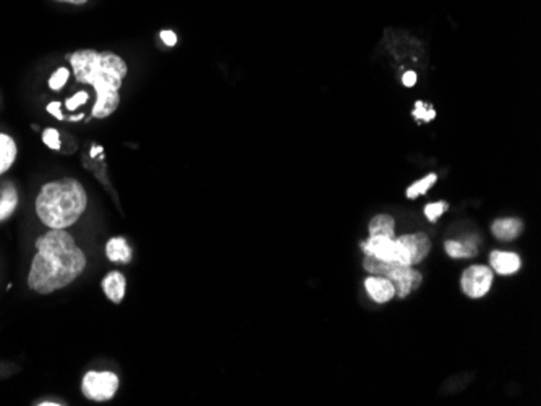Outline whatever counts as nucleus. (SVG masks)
<instances>
[{
  "label": "nucleus",
  "instance_id": "dca6fc26",
  "mask_svg": "<svg viewBox=\"0 0 541 406\" xmlns=\"http://www.w3.org/2000/svg\"><path fill=\"white\" fill-rule=\"evenodd\" d=\"M446 252L451 257L458 259V257H475L478 255V246H476L475 241H446L444 245Z\"/></svg>",
  "mask_w": 541,
  "mask_h": 406
},
{
  "label": "nucleus",
  "instance_id": "9b49d317",
  "mask_svg": "<svg viewBox=\"0 0 541 406\" xmlns=\"http://www.w3.org/2000/svg\"><path fill=\"white\" fill-rule=\"evenodd\" d=\"M103 292L105 293L110 301L115 304H120L123 297H125L127 292V280L123 277V274L117 272V270H112L105 275L103 280Z\"/></svg>",
  "mask_w": 541,
  "mask_h": 406
},
{
  "label": "nucleus",
  "instance_id": "5701e85b",
  "mask_svg": "<svg viewBox=\"0 0 541 406\" xmlns=\"http://www.w3.org/2000/svg\"><path fill=\"white\" fill-rule=\"evenodd\" d=\"M86 101H88V92L80 91V92H76L75 96L70 97L68 101L65 102V105H67L68 110H75L76 107H78V105H83Z\"/></svg>",
  "mask_w": 541,
  "mask_h": 406
},
{
  "label": "nucleus",
  "instance_id": "4468645a",
  "mask_svg": "<svg viewBox=\"0 0 541 406\" xmlns=\"http://www.w3.org/2000/svg\"><path fill=\"white\" fill-rule=\"evenodd\" d=\"M16 159V143L9 134L0 133V175L14 166Z\"/></svg>",
  "mask_w": 541,
  "mask_h": 406
},
{
  "label": "nucleus",
  "instance_id": "f8f14e48",
  "mask_svg": "<svg viewBox=\"0 0 541 406\" xmlns=\"http://www.w3.org/2000/svg\"><path fill=\"white\" fill-rule=\"evenodd\" d=\"M522 230L523 222L520 219H498L491 225V232L499 241H513L519 238Z\"/></svg>",
  "mask_w": 541,
  "mask_h": 406
},
{
  "label": "nucleus",
  "instance_id": "6ab92c4d",
  "mask_svg": "<svg viewBox=\"0 0 541 406\" xmlns=\"http://www.w3.org/2000/svg\"><path fill=\"white\" fill-rule=\"evenodd\" d=\"M68 76H70V72L65 68V67H61L58 70H56V73L51 76L49 78V87L54 91H61L63 86L67 85L68 81Z\"/></svg>",
  "mask_w": 541,
  "mask_h": 406
},
{
  "label": "nucleus",
  "instance_id": "423d86ee",
  "mask_svg": "<svg viewBox=\"0 0 541 406\" xmlns=\"http://www.w3.org/2000/svg\"><path fill=\"white\" fill-rule=\"evenodd\" d=\"M493 287V270L486 266H472L462 275V290L468 298H483Z\"/></svg>",
  "mask_w": 541,
  "mask_h": 406
},
{
  "label": "nucleus",
  "instance_id": "cd10ccee",
  "mask_svg": "<svg viewBox=\"0 0 541 406\" xmlns=\"http://www.w3.org/2000/svg\"><path fill=\"white\" fill-rule=\"evenodd\" d=\"M38 405L43 406V405H61V403H52V402H41V403H38Z\"/></svg>",
  "mask_w": 541,
  "mask_h": 406
},
{
  "label": "nucleus",
  "instance_id": "2eb2a0df",
  "mask_svg": "<svg viewBox=\"0 0 541 406\" xmlns=\"http://www.w3.org/2000/svg\"><path fill=\"white\" fill-rule=\"evenodd\" d=\"M394 233H396V222L391 215L379 214L373 217L372 222H369V235L372 237L394 238Z\"/></svg>",
  "mask_w": 541,
  "mask_h": 406
},
{
  "label": "nucleus",
  "instance_id": "a878e982",
  "mask_svg": "<svg viewBox=\"0 0 541 406\" xmlns=\"http://www.w3.org/2000/svg\"><path fill=\"white\" fill-rule=\"evenodd\" d=\"M402 83L405 86H407V87L415 86V83H416V73L415 72H405L404 76H402Z\"/></svg>",
  "mask_w": 541,
  "mask_h": 406
},
{
  "label": "nucleus",
  "instance_id": "4be33fe9",
  "mask_svg": "<svg viewBox=\"0 0 541 406\" xmlns=\"http://www.w3.org/2000/svg\"><path fill=\"white\" fill-rule=\"evenodd\" d=\"M43 141L49 149H61V137L56 128H46L43 133Z\"/></svg>",
  "mask_w": 541,
  "mask_h": 406
},
{
  "label": "nucleus",
  "instance_id": "39448f33",
  "mask_svg": "<svg viewBox=\"0 0 541 406\" xmlns=\"http://www.w3.org/2000/svg\"><path fill=\"white\" fill-rule=\"evenodd\" d=\"M362 250L367 256L378 257L381 261L399 262L402 266H410L409 252L399 240L389 237H369L362 243Z\"/></svg>",
  "mask_w": 541,
  "mask_h": 406
},
{
  "label": "nucleus",
  "instance_id": "aec40b11",
  "mask_svg": "<svg viewBox=\"0 0 541 406\" xmlns=\"http://www.w3.org/2000/svg\"><path fill=\"white\" fill-rule=\"evenodd\" d=\"M414 117L416 120H425V122H431L434 117H436V110H434L433 107H429V105L423 104L421 101H419L415 104V109H414Z\"/></svg>",
  "mask_w": 541,
  "mask_h": 406
},
{
  "label": "nucleus",
  "instance_id": "20e7f679",
  "mask_svg": "<svg viewBox=\"0 0 541 406\" xmlns=\"http://www.w3.org/2000/svg\"><path fill=\"white\" fill-rule=\"evenodd\" d=\"M119 378L117 374L104 370V373H98V370H90L85 374L83 384H81V392L88 400L93 402H107L115 397L117 390H119Z\"/></svg>",
  "mask_w": 541,
  "mask_h": 406
},
{
  "label": "nucleus",
  "instance_id": "bb28decb",
  "mask_svg": "<svg viewBox=\"0 0 541 406\" xmlns=\"http://www.w3.org/2000/svg\"><path fill=\"white\" fill-rule=\"evenodd\" d=\"M57 2H65V4H73V5H83L88 0H57Z\"/></svg>",
  "mask_w": 541,
  "mask_h": 406
},
{
  "label": "nucleus",
  "instance_id": "f03ea898",
  "mask_svg": "<svg viewBox=\"0 0 541 406\" xmlns=\"http://www.w3.org/2000/svg\"><path fill=\"white\" fill-rule=\"evenodd\" d=\"M73 75L78 83L91 85L96 91L93 117L105 119L112 115L120 104L119 90L127 76V63L114 52L93 49L76 50L70 57Z\"/></svg>",
  "mask_w": 541,
  "mask_h": 406
},
{
  "label": "nucleus",
  "instance_id": "9d476101",
  "mask_svg": "<svg viewBox=\"0 0 541 406\" xmlns=\"http://www.w3.org/2000/svg\"><path fill=\"white\" fill-rule=\"evenodd\" d=\"M364 288L376 303H387L396 295V288H394L392 282L384 277H378V275H373V277L364 280Z\"/></svg>",
  "mask_w": 541,
  "mask_h": 406
},
{
  "label": "nucleus",
  "instance_id": "f257e3e1",
  "mask_svg": "<svg viewBox=\"0 0 541 406\" xmlns=\"http://www.w3.org/2000/svg\"><path fill=\"white\" fill-rule=\"evenodd\" d=\"M38 252L33 257L28 287L39 295H51L83 274L85 252L78 248L72 235L62 228H51L36 241Z\"/></svg>",
  "mask_w": 541,
  "mask_h": 406
},
{
  "label": "nucleus",
  "instance_id": "a211bd4d",
  "mask_svg": "<svg viewBox=\"0 0 541 406\" xmlns=\"http://www.w3.org/2000/svg\"><path fill=\"white\" fill-rule=\"evenodd\" d=\"M436 181H438V175L436 173H429V175L425 176V178H421V180L416 181V183L409 186V190H407V193H405V194H407L409 199L419 198V196H421V194L428 193V190H431V188L434 186V183H436Z\"/></svg>",
  "mask_w": 541,
  "mask_h": 406
},
{
  "label": "nucleus",
  "instance_id": "0eeeda50",
  "mask_svg": "<svg viewBox=\"0 0 541 406\" xmlns=\"http://www.w3.org/2000/svg\"><path fill=\"white\" fill-rule=\"evenodd\" d=\"M387 280L392 282L394 288H396V295L402 299L405 297H409L411 292L420 287L423 277L419 270L414 269V266H402V264H396V267L391 270Z\"/></svg>",
  "mask_w": 541,
  "mask_h": 406
},
{
  "label": "nucleus",
  "instance_id": "412c9836",
  "mask_svg": "<svg viewBox=\"0 0 541 406\" xmlns=\"http://www.w3.org/2000/svg\"><path fill=\"white\" fill-rule=\"evenodd\" d=\"M448 209H449L448 203H444V201L433 203V204H428L425 208V215L428 217L429 222H436L438 217L443 215Z\"/></svg>",
  "mask_w": 541,
  "mask_h": 406
},
{
  "label": "nucleus",
  "instance_id": "f3484780",
  "mask_svg": "<svg viewBox=\"0 0 541 406\" xmlns=\"http://www.w3.org/2000/svg\"><path fill=\"white\" fill-rule=\"evenodd\" d=\"M16 204H19V194H16L15 186L7 185L2 190V196H0V222L7 220L15 213Z\"/></svg>",
  "mask_w": 541,
  "mask_h": 406
},
{
  "label": "nucleus",
  "instance_id": "393cba45",
  "mask_svg": "<svg viewBox=\"0 0 541 406\" xmlns=\"http://www.w3.org/2000/svg\"><path fill=\"white\" fill-rule=\"evenodd\" d=\"M47 112L54 115L57 120H63V115L61 112V102H51L49 105H47Z\"/></svg>",
  "mask_w": 541,
  "mask_h": 406
},
{
  "label": "nucleus",
  "instance_id": "b1692460",
  "mask_svg": "<svg viewBox=\"0 0 541 406\" xmlns=\"http://www.w3.org/2000/svg\"><path fill=\"white\" fill-rule=\"evenodd\" d=\"M161 39L164 41V44L170 46V47L177 44V36H175V33L174 31H167V29H166V31L161 33Z\"/></svg>",
  "mask_w": 541,
  "mask_h": 406
},
{
  "label": "nucleus",
  "instance_id": "1a4fd4ad",
  "mask_svg": "<svg viewBox=\"0 0 541 406\" xmlns=\"http://www.w3.org/2000/svg\"><path fill=\"white\" fill-rule=\"evenodd\" d=\"M490 264L499 275H513L522 267L520 257L509 251H493L490 255Z\"/></svg>",
  "mask_w": 541,
  "mask_h": 406
},
{
  "label": "nucleus",
  "instance_id": "7ed1b4c3",
  "mask_svg": "<svg viewBox=\"0 0 541 406\" xmlns=\"http://www.w3.org/2000/svg\"><path fill=\"white\" fill-rule=\"evenodd\" d=\"M86 204L83 185L75 178H62L43 186L36 198V214L46 227L65 230L83 215Z\"/></svg>",
  "mask_w": 541,
  "mask_h": 406
},
{
  "label": "nucleus",
  "instance_id": "6e6552de",
  "mask_svg": "<svg viewBox=\"0 0 541 406\" xmlns=\"http://www.w3.org/2000/svg\"><path fill=\"white\" fill-rule=\"evenodd\" d=\"M397 240L401 241L409 252L410 266L421 262L429 255V251H431V241H429L426 233H409L402 235Z\"/></svg>",
  "mask_w": 541,
  "mask_h": 406
},
{
  "label": "nucleus",
  "instance_id": "ddd939ff",
  "mask_svg": "<svg viewBox=\"0 0 541 406\" xmlns=\"http://www.w3.org/2000/svg\"><path fill=\"white\" fill-rule=\"evenodd\" d=\"M105 256H107L110 262H119V264L130 262V259H132L130 245H128L127 240L122 237L110 238L107 241V245H105Z\"/></svg>",
  "mask_w": 541,
  "mask_h": 406
}]
</instances>
